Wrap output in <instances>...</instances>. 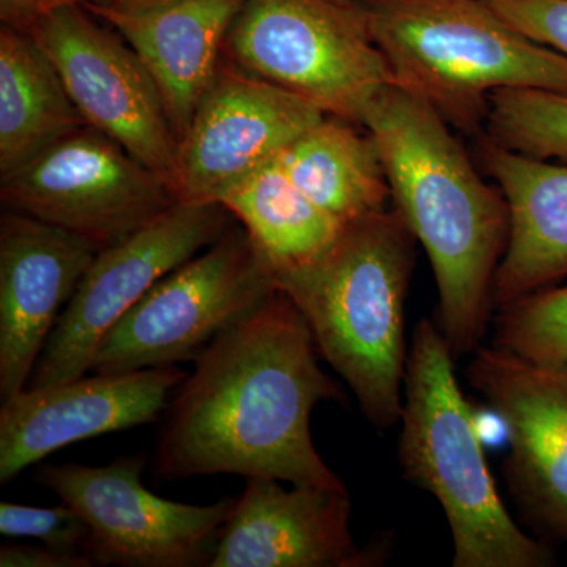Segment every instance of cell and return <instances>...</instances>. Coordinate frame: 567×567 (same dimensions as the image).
I'll return each mask as SVG.
<instances>
[{
    "label": "cell",
    "instance_id": "d4e9b609",
    "mask_svg": "<svg viewBox=\"0 0 567 567\" xmlns=\"http://www.w3.org/2000/svg\"><path fill=\"white\" fill-rule=\"evenodd\" d=\"M517 31L567 58V0H486Z\"/></svg>",
    "mask_w": 567,
    "mask_h": 567
},
{
    "label": "cell",
    "instance_id": "52a82bcc",
    "mask_svg": "<svg viewBox=\"0 0 567 567\" xmlns=\"http://www.w3.org/2000/svg\"><path fill=\"white\" fill-rule=\"evenodd\" d=\"M275 271L244 226L164 276L104 336L96 374L194 361L219 334L276 292Z\"/></svg>",
    "mask_w": 567,
    "mask_h": 567
},
{
    "label": "cell",
    "instance_id": "30bf717a",
    "mask_svg": "<svg viewBox=\"0 0 567 567\" xmlns=\"http://www.w3.org/2000/svg\"><path fill=\"white\" fill-rule=\"evenodd\" d=\"M144 466L141 457L44 465L40 481L89 525L84 554L95 566H208L237 498L207 506L171 502L142 484Z\"/></svg>",
    "mask_w": 567,
    "mask_h": 567
},
{
    "label": "cell",
    "instance_id": "9c48e42d",
    "mask_svg": "<svg viewBox=\"0 0 567 567\" xmlns=\"http://www.w3.org/2000/svg\"><path fill=\"white\" fill-rule=\"evenodd\" d=\"M221 204L175 203L136 233L96 254L33 369L31 388L92 371L104 336L164 276L218 240L230 226Z\"/></svg>",
    "mask_w": 567,
    "mask_h": 567
},
{
    "label": "cell",
    "instance_id": "44dd1931",
    "mask_svg": "<svg viewBox=\"0 0 567 567\" xmlns=\"http://www.w3.org/2000/svg\"><path fill=\"white\" fill-rule=\"evenodd\" d=\"M221 205L248 230L275 274L316 262L346 229L298 189L278 158L229 189Z\"/></svg>",
    "mask_w": 567,
    "mask_h": 567
},
{
    "label": "cell",
    "instance_id": "7402d4cb",
    "mask_svg": "<svg viewBox=\"0 0 567 567\" xmlns=\"http://www.w3.org/2000/svg\"><path fill=\"white\" fill-rule=\"evenodd\" d=\"M491 141L537 159L567 162V95L539 89H503L487 106Z\"/></svg>",
    "mask_w": 567,
    "mask_h": 567
},
{
    "label": "cell",
    "instance_id": "2e32d148",
    "mask_svg": "<svg viewBox=\"0 0 567 567\" xmlns=\"http://www.w3.org/2000/svg\"><path fill=\"white\" fill-rule=\"evenodd\" d=\"M102 251L87 238L6 210L0 218V399L29 386L78 287Z\"/></svg>",
    "mask_w": 567,
    "mask_h": 567
},
{
    "label": "cell",
    "instance_id": "ba28073f",
    "mask_svg": "<svg viewBox=\"0 0 567 567\" xmlns=\"http://www.w3.org/2000/svg\"><path fill=\"white\" fill-rule=\"evenodd\" d=\"M0 199L6 210L81 235L100 249L178 203L162 174L89 125L3 177Z\"/></svg>",
    "mask_w": 567,
    "mask_h": 567
},
{
    "label": "cell",
    "instance_id": "83f0119b",
    "mask_svg": "<svg viewBox=\"0 0 567 567\" xmlns=\"http://www.w3.org/2000/svg\"><path fill=\"white\" fill-rule=\"evenodd\" d=\"M174 2H177V0H114L111 6L106 7L123 11V13H140V11L159 9V7L169 6Z\"/></svg>",
    "mask_w": 567,
    "mask_h": 567
},
{
    "label": "cell",
    "instance_id": "8992f818",
    "mask_svg": "<svg viewBox=\"0 0 567 567\" xmlns=\"http://www.w3.org/2000/svg\"><path fill=\"white\" fill-rule=\"evenodd\" d=\"M223 54L324 114L360 125L372 100L398 84L361 3L244 0Z\"/></svg>",
    "mask_w": 567,
    "mask_h": 567
},
{
    "label": "cell",
    "instance_id": "cb8c5ba5",
    "mask_svg": "<svg viewBox=\"0 0 567 567\" xmlns=\"http://www.w3.org/2000/svg\"><path fill=\"white\" fill-rule=\"evenodd\" d=\"M0 533L6 537H29L63 554H84L91 529L73 507H39L3 502Z\"/></svg>",
    "mask_w": 567,
    "mask_h": 567
},
{
    "label": "cell",
    "instance_id": "7c38bea8",
    "mask_svg": "<svg viewBox=\"0 0 567 567\" xmlns=\"http://www.w3.org/2000/svg\"><path fill=\"white\" fill-rule=\"evenodd\" d=\"M327 114L234 63L219 66L178 141L173 189L181 203L221 204L235 185L279 155Z\"/></svg>",
    "mask_w": 567,
    "mask_h": 567
},
{
    "label": "cell",
    "instance_id": "8fae6325",
    "mask_svg": "<svg viewBox=\"0 0 567 567\" xmlns=\"http://www.w3.org/2000/svg\"><path fill=\"white\" fill-rule=\"evenodd\" d=\"M85 7L44 14L29 32L58 66L89 126L173 186L178 140L151 71L121 33Z\"/></svg>",
    "mask_w": 567,
    "mask_h": 567
},
{
    "label": "cell",
    "instance_id": "e0dca14e",
    "mask_svg": "<svg viewBox=\"0 0 567 567\" xmlns=\"http://www.w3.org/2000/svg\"><path fill=\"white\" fill-rule=\"evenodd\" d=\"M244 0H177L140 13L85 9L112 25L136 51L162 93L181 141L221 66L224 40Z\"/></svg>",
    "mask_w": 567,
    "mask_h": 567
},
{
    "label": "cell",
    "instance_id": "7a4b0ae2",
    "mask_svg": "<svg viewBox=\"0 0 567 567\" xmlns=\"http://www.w3.org/2000/svg\"><path fill=\"white\" fill-rule=\"evenodd\" d=\"M361 125L375 142L395 210L431 260L439 327L451 352H475L509 240L505 197L480 177L443 115L416 93L388 85Z\"/></svg>",
    "mask_w": 567,
    "mask_h": 567
},
{
    "label": "cell",
    "instance_id": "3957f363",
    "mask_svg": "<svg viewBox=\"0 0 567 567\" xmlns=\"http://www.w3.org/2000/svg\"><path fill=\"white\" fill-rule=\"evenodd\" d=\"M416 238L395 210L346 226L316 262L275 274L305 317L317 352L353 391L369 423H399L409 350L405 298Z\"/></svg>",
    "mask_w": 567,
    "mask_h": 567
},
{
    "label": "cell",
    "instance_id": "6da1fadb",
    "mask_svg": "<svg viewBox=\"0 0 567 567\" xmlns=\"http://www.w3.org/2000/svg\"><path fill=\"white\" fill-rule=\"evenodd\" d=\"M305 317L276 290L210 342L169 402L153 480L237 475L346 487L316 450L311 415L342 401Z\"/></svg>",
    "mask_w": 567,
    "mask_h": 567
},
{
    "label": "cell",
    "instance_id": "603a6c76",
    "mask_svg": "<svg viewBox=\"0 0 567 567\" xmlns=\"http://www.w3.org/2000/svg\"><path fill=\"white\" fill-rule=\"evenodd\" d=\"M494 346L539 364H567V286L503 306Z\"/></svg>",
    "mask_w": 567,
    "mask_h": 567
},
{
    "label": "cell",
    "instance_id": "484cf974",
    "mask_svg": "<svg viewBox=\"0 0 567 567\" xmlns=\"http://www.w3.org/2000/svg\"><path fill=\"white\" fill-rule=\"evenodd\" d=\"M2 567H92L93 559L85 554H63L47 546L7 544L0 547Z\"/></svg>",
    "mask_w": 567,
    "mask_h": 567
},
{
    "label": "cell",
    "instance_id": "277c9868",
    "mask_svg": "<svg viewBox=\"0 0 567 567\" xmlns=\"http://www.w3.org/2000/svg\"><path fill=\"white\" fill-rule=\"evenodd\" d=\"M454 360L440 327L421 320L406 360L399 464L410 483L442 506L453 567L551 566L550 550L525 535L496 492Z\"/></svg>",
    "mask_w": 567,
    "mask_h": 567
},
{
    "label": "cell",
    "instance_id": "5bb4252c",
    "mask_svg": "<svg viewBox=\"0 0 567 567\" xmlns=\"http://www.w3.org/2000/svg\"><path fill=\"white\" fill-rule=\"evenodd\" d=\"M186 375L169 365L25 388L0 410V484L71 443L153 423Z\"/></svg>",
    "mask_w": 567,
    "mask_h": 567
},
{
    "label": "cell",
    "instance_id": "d6986e66",
    "mask_svg": "<svg viewBox=\"0 0 567 567\" xmlns=\"http://www.w3.org/2000/svg\"><path fill=\"white\" fill-rule=\"evenodd\" d=\"M87 125L48 52L29 31H0V178Z\"/></svg>",
    "mask_w": 567,
    "mask_h": 567
},
{
    "label": "cell",
    "instance_id": "ffe728a7",
    "mask_svg": "<svg viewBox=\"0 0 567 567\" xmlns=\"http://www.w3.org/2000/svg\"><path fill=\"white\" fill-rule=\"evenodd\" d=\"M278 159L298 189L344 226L386 210L385 167L371 134L361 136L352 122L327 115Z\"/></svg>",
    "mask_w": 567,
    "mask_h": 567
},
{
    "label": "cell",
    "instance_id": "4316f807",
    "mask_svg": "<svg viewBox=\"0 0 567 567\" xmlns=\"http://www.w3.org/2000/svg\"><path fill=\"white\" fill-rule=\"evenodd\" d=\"M114 0H0V20L3 25L28 31L44 14L65 7H106Z\"/></svg>",
    "mask_w": 567,
    "mask_h": 567
},
{
    "label": "cell",
    "instance_id": "9a60e30c",
    "mask_svg": "<svg viewBox=\"0 0 567 567\" xmlns=\"http://www.w3.org/2000/svg\"><path fill=\"white\" fill-rule=\"evenodd\" d=\"M347 487L281 486L252 477L219 533L208 567H368L385 544L358 547Z\"/></svg>",
    "mask_w": 567,
    "mask_h": 567
},
{
    "label": "cell",
    "instance_id": "5b68a950",
    "mask_svg": "<svg viewBox=\"0 0 567 567\" xmlns=\"http://www.w3.org/2000/svg\"><path fill=\"white\" fill-rule=\"evenodd\" d=\"M395 82L447 123L476 132L503 89L567 95V58L509 24L486 0H361Z\"/></svg>",
    "mask_w": 567,
    "mask_h": 567
},
{
    "label": "cell",
    "instance_id": "4fadbf2b",
    "mask_svg": "<svg viewBox=\"0 0 567 567\" xmlns=\"http://www.w3.org/2000/svg\"><path fill=\"white\" fill-rule=\"evenodd\" d=\"M466 377L505 425L506 476L518 505L567 543V364L480 346Z\"/></svg>",
    "mask_w": 567,
    "mask_h": 567
},
{
    "label": "cell",
    "instance_id": "ac0fdd59",
    "mask_svg": "<svg viewBox=\"0 0 567 567\" xmlns=\"http://www.w3.org/2000/svg\"><path fill=\"white\" fill-rule=\"evenodd\" d=\"M483 158L509 210V240L491 292L492 306L503 308L567 276V164L491 140Z\"/></svg>",
    "mask_w": 567,
    "mask_h": 567
},
{
    "label": "cell",
    "instance_id": "f1b7e54d",
    "mask_svg": "<svg viewBox=\"0 0 567 567\" xmlns=\"http://www.w3.org/2000/svg\"><path fill=\"white\" fill-rule=\"evenodd\" d=\"M339 2H347V3H361V0H339Z\"/></svg>",
    "mask_w": 567,
    "mask_h": 567
}]
</instances>
